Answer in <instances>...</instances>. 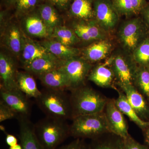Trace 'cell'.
Wrapping results in <instances>:
<instances>
[{"instance_id":"1","label":"cell","mask_w":149,"mask_h":149,"mask_svg":"<svg viewBox=\"0 0 149 149\" xmlns=\"http://www.w3.org/2000/svg\"><path fill=\"white\" fill-rule=\"evenodd\" d=\"M71 91L70 98L72 118L104 111L108 99L93 88L84 85Z\"/></svg>"},{"instance_id":"2","label":"cell","mask_w":149,"mask_h":149,"mask_svg":"<svg viewBox=\"0 0 149 149\" xmlns=\"http://www.w3.org/2000/svg\"><path fill=\"white\" fill-rule=\"evenodd\" d=\"M70 127V136L75 139L94 140L110 133L104 112L79 116L72 118Z\"/></svg>"},{"instance_id":"3","label":"cell","mask_w":149,"mask_h":149,"mask_svg":"<svg viewBox=\"0 0 149 149\" xmlns=\"http://www.w3.org/2000/svg\"><path fill=\"white\" fill-rule=\"evenodd\" d=\"M38 106L48 117L65 120L72 119L70 98L64 91L48 89L36 99Z\"/></svg>"},{"instance_id":"4","label":"cell","mask_w":149,"mask_h":149,"mask_svg":"<svg viewBox=\"0 0 149 149\" xmlns=\"http://www.w3.org/2000/svg\"><path fill=\"white\" fill-rule=\"evenodd\" d=\"M64 120L48 117L35 126V133L45 149H56L70 134Z\"/></svg>"},{"instance_id":"5","label":"cell","mask_w":149,"mask_h":149,"mask_svg":"<svg viewBox=\"0 0 149 149\" xmlns=\"http://www.w3.org/2000/svg\"><path fill=\"white\" fill-rule=\"evenodd\" d=\"M107 62L113 72L118 86L133 85L139 66L131 54L123 50L115 54Z\"/></svg>"},{"instance_id":"6","label":"cell","mask_w":149,"mask_h":149,"mask_svg":"<svg viewBox=\"0 0 149 149\" xmlns=\"http://www.w3.org/2000/svg\"><path fill=\"white\" fill-rule=\"evenodd\" d=\"M143 22L134 17L123 22L118 32V37L123 50L132 54L146 38Z\"/></svg>"},{"instance_id":"7","label":"cell","mask_w":149,"mask_h":149,"mask_svg":"<svg viewBox=\"0 0 149 149\" xmlns=\"http://www.w3.org/2000/svg\"><path fill=\"white\" fill-rule=\"evenodd\" d=\"M93 67L92 63L82 56H77L67 60H61L59 68L66 74L72 91L85 85Z\"/></svg>"},{"instance_id":"8","label":"cell","mask_w":149,"mask_h":149,"mask_svg":"<svg viewBox=\"0 0 149 149\" xmlns=\"http://www.w3.org/2000/svg\"><path fill=\"white\" fill-rule=\"evenodd\" d=\"M93 8L94 19L104 31L108 33L117 26L120 15L112 0H94Z\"/></svg>"},{"instance_id":"9","label":"cell","mask_w":149,"mask_h":149,"mask_svg":"<svg viewBox=\"0 0 149 149\" xmlns=\"http://www.w3.org/2000/svg\"><path fill=\"white\" fill-rule=\"evenodd\" d=\"M71 29L80 40L93 43L108 39V33L102 28L95 19L89 20H74Z\"/></svg>"},{"instance_id":"10","label":"cell","mask_w":149,"mask_h":149,"mask_svg":"<svg viewBox=\"0 0 149 149\" xmlns=\"http://www.w3.org/2000/svg\"><path fill=\"white\" fill-rule=\"evenodd\" d=\"M104 112L110 133L123 139L130 135L123 114L116 107L115 100H108Z\"/></svg>"},{"instance_id":"11","label":"cell","mask_w":149,"mask_h":149,"mask_svg":"<svg viewBox=\"0 0 149 149\" xmlns=\"http://www.w3.org/2000/svg\"><path fill=\"white\" fill-rule=\"evenodd\" d=\"M1 100L20 117H27L31 111L28 97L19 90L8 91L1 88Z\"/></svg>"},{"instance_id":"12","label":"cell","mask_w":149,"mask_h":149,"mask_svg":"<svg viewBox=\"0 0 149 149\" xmlns=\"http://www.w3.org/2000/svg\"><path fill=\"white\" fill-rule=\"evenodd\" d=\"M17 70L13 59L3 52L0 53L1 88L6 91L19 90L17 83Z\"/></svg>"},{"instance_id":"13","label":"cell","mask_w":149,"mask_h":149,"mask_svg":"<svg viewBox=\"0 0 149 149\" xmlns=\"http://www.w3.org/2000/svg\"><path fill=\"white\" fill-rule=\"evenodd\" d=\"M1 30L3 42L6 48L19 58L23 45V31L17 24L12 22H8Z\"/></svg>"},{"instance_id":"14","label":"cell","mask_w":149,"mask_h":149,"mask_svg":"<svg viewBox=\"0 0 149 149\" xmlns=\"http://www.w3.org/2000/svg\"><path fill=\"white\" fill-rule=\"evenodd\" d=\"M52 56L41 43L32 40L23 32V45L19 58L23 67L36 59Z\"/></svg>"},{"instance_id":"15","label":"cell","mask_w":149,"mask_h":149,"mask_svg":"<svg viewBox=\"0 0 149 149\" xmlns=\"http://www.w3.org/2000/svg\"><path fill=\"white\" fill-rule=\"evenodd\" d=\"M118 86L138 116L143 120L149 121V107L144 96L132 84Z\"/></svg>"},{"instance_id":"16","label":"cell","mask_w":149,"mask_h":149,"mask_svg":"<svg viewBox=\"0 0 149 149\" xmlns=\"http://www.w3.org/2000/svg\"><path fill=\"white\" fill-rule=\"evenodd\" d=\"M22 25L25 35L29 37L48 39L50 37L49 32L38 11H33L23 17Z\"/></svg>"},{"instance_id":"17","label":"cell","mask_w":149,"mask_h":149,"mask_svg":"<svg viewBox=\"0 0 149 149\" xmlns=\"http://www.w3.org/2000/svg\"><path fill=\"white\" fill-rule=\"evenodd\" d=\"M113 45L108 39L91 43L81 51L82 57L91 63L100 61L106 58L111 51Z\"/></svg>"},{"instance_id":"18","label":"cell","mask_w":149,"mask_h":149,"mask_svg":"<svg viewBox=\"0 0 149 149\" xmlns=\"http://www.w3.org/2000/svg\"><path fill=\"white\" fill-rule=\"evenodd\" d=\"M19 139L22 149H45L37 138L35 127L27 117H20Z\"/></svg>"},{"instance_id":"19","label":"cell","mask_w":149,"mask_h":149,"mask_svg":"<svg viewBox=\"0 0 149 149\" xmlns=\"http://www.w3.org/2000/svg\"><path fill=\"white\" fill-rule=\"evenodd\" d=\"M48 89L65 91L70 90V84L66 74L59 68L38 76Z\"/></svg>"},{"instance_id":"20","label":"cell","mask_w":149,"mask_h":149,"mask_svg":"<svg viewBox=\"0 0 149 149\" xmlns=\"http://www.w3.org/2000/svg\"><path fill=\"white\" fill-rule=\"evenodd\" d=\"M88 79L99 87L109 88L113 86L115 77L112 70L106 62L93 67Z\"/></svg>"},{"instance_id":"21","label":"cell","mask_w":149,"mask_h":149,"mask_svg":"<svg viewBox=\"0 0 149 149\" xmlns=\"http://www.w3.org/2000/svg\"><path fill=\"white\" fill-rule=\"evenodd\" d=\"M40 43L60 60H67L81 54V51L78 48L63 45L52 39H46Z\"/></svg>"},{"instance_id":"22","label":"cell","mask_w":149,"mask_h":149,"mask_svg":"<svg viewBox=\"0 0 149 149\" xmlns=\"http://www.w3.org/2000/svg\"><path fill=\"white\" fill-rule=\"evenodd\" d=\"M94 0H72L68 14L77 20H89L94 19Z\"/></svg>"},{"instance_id":"23","label":"cell","mask_w":149,"mask_h":149,"mask_svg":"<svg viewBox=\"0 0 149 149\" xmlns=\"http://www.w3.org/2000/svg\"><path fill=\"white\" fill-rule=\"evenodd\" d=\"M60 64L61 60L52 56L36 59L24 68L25 71L38 76L58 68Z\"/></svg>"},{"instance_id":"24","label":"cell","mask_w":149,"mask_h":149,"mask_svg":"<svg viewBox=\"0 0 149 149\" xmlns=\"http://www.w3.org/2000/svg\"><path fill=\"white\" fill-rule=\"evenodd\" d=\"M38 7L37 11L47 28L50 36L55 28L62 25L61 17L55 7L49 3L41 4Z\"/></svg>"},{"instance_id":"25","label":"cell","mask_w":149,"mask_h":149,"mask_svg":"<svg viewBox=\"0 0 149 149\" xmlns=\"http://www.w3.org/2000/svg\"><path fill=\"white\" fill-rule=\"evenodd\" d=\"M16 80L19 91L28 97L36 99L41 95L42 92L37 88L36 81L29 72L17 71Z\"/></svg>"},{"instance_id":"26","label":"cell","mask_w":149,"mask_h":149,"mask_svg":"<svg viewBox=\"0 0 149 149\" xmlns=\"http://www.w3.org/2000/svg\"><path fill=\"white\" fill-rule=\"evenodd\" d=\"M118 97L115 100V103L118 109L123 114L129 118L136 125L142 130H144L149 125V121H145L138 116L136 112L128 102L127 98L123 92L117 91Z\"/></svg>"},{"instance_id":"27","label":"cell","mask_w":149,"mask_h":149,"mask_svg":"<svg viewBox=\"0 0 149 149\" xmlns=\"http://www.w3.org/2000/svg\"><path fill=\"white\" fill-rule=\"evenodd\" d=\"M90 149H123V139L113 133L104 134L92 140Z\"/></svg>"},{"instance_id":"28","label":"cell","mask_w":149,"mask_h":149,"mask_svg":"<svg viewBox=\"0 0 149 149\" xmlns=\"http://www.w3.org/2000/svg\"><path fill=\"white\" fill-rule=\"evenodd\" d=\"M48 39L55 40L63 45L72 47L80 41V39L71 28L62 25L55 28Z\"/></svg>"},{"instance_id":"29","label":"cell","mask_w":149,"mask_h":149,"mask_svg":"<svg viewBox=\"0 0 149 149\" xmlns=\"http://www.w3.org/2000/svg\"><path fill=\"white\" fill-rule=\"evenodd\" d=\"M133 85L149 100V67L139 66Z\"/></svg>"},{"instance_id":"30","label":"cell","mask_w":149,"mask_h":149,"mask_svg":"<svg viewBox=\"0 0 149 149\" xmlns=\"http://www.w3.org/2000/svg\"><path fill=\"white\" fill-rule=\"evenodd\" d=\"M131 54L138 66L149 67V38L143 40Z\"/></svg>"},{"instance_id":"31","label":"cell","mask_w":149,"mask_h":149,"mask_svg":"<svg viewBox=\"0 0 149 149\" xmlns=\"http://www.w3.org/2000/svg\"><path fill=\"white\" fill-rule=\"evenodd\" d=\"M40 0H17L15 6V14L22 17L34 11L39 6Z\"/></svg>"},{"instance_id":"32","label":"cell","mask_w":149,"mask_h":149,"mask_svg":"<svg viewBox=\"0 0 149 149\" xmlns=\"http://www.w3.org/2000/svg\"><path fill=\"white\" fill-rule=\"evenodd\" d=\"M112 1L120 15L130 17L135 15L131 0H112Z\"/></svg>"},{"instance_id":"33","label":"cell","mask_w":149,"mask_h":149,"mask_svg":"<svg viewBox=\"0 0 149 149\" xmlns=\"http://www.w3.org/2000/svg\"><path fill=\"white\" fill-rule=\"evenodd\" d=\"M18 116L10 108L4 103L2 101H0V122L15 118Z\"/></svg>"},{"instance_id":"34","label":"cell","mask_w":149,"mask_h":149,"mask_svg":"<svg viewBox=\"0 0 149 149\" xmlns=\"http://www.w3.org/2000/svg\"><path fill=\"white\" fill-rule=\"evenodd\" d=\"M122 139L123 149H148L146 145L140 143L130 135Z\"/></svg>"},{"instance_id":"35","label":"cell","mask_w":149,"mask_h":149,"mask_svg":"<svg viewBox=\"0 0 149 149\" xmlns=\"http://www.w3.org/2000/svg\"><path fill=\"white\" fill-rule=\"evenodd\" d=\"M59 149H90V148L82 139H77Z\"/></svg>"},{"instance_id":"36","label":"cell","mask_w":149,"mask_h":149,"mask_svg":"<svg viewBox=\"0 0 149 149\" xmlns=\"http://www.w3.org/2000/svg\"><path fill=\"white\" fill-rule=\"evenodd\" d=\"M48 2L58 9L65 10L69 8L72 0H47Z\"/></svg>"},{"instance_id":"37","label":"cell","mask_w":149,"mask_h":149,"mask_svg":"<svg viewBox=\"0 0 149 149\" xmlns=\"http://www.w3.org/2000/svg\"><path fill=\"white\" fill-rule=\"evenodd\" d=\"M135 15L141 13V11L146 6V0H131Z\"/></svg>"},{"instance_id":"38","label":"cell","mask_w":149,"mask_h":149,"mask_svg":"<svg viewBox=\"0 0 149 149\" xmlns=\"http://www.w3.org/2000/svg\"><path fill=\"white\" fill-rule=\"evenodd\" d=\"M5 141L6 143L10 147L14 146L17 144V140L16 137L12 134H6Z\"/></svg>"},{"instance_id":"39","label":"cell","mask_w":149,"mask_h":149,"mask_svg":"<svg viewBox=\"0 0 149 149\" xmlns=\"http://www.w3.org/2000/svg\"><path fill=\"white\" fill-rule=\"evenodd\" d=\"M141 13L143 16L144 21L149 27V6H146L141 11Z\"/></svg>"},{"instance_id":"40","label":"cell","mask_w":149,"mask_h":149,"mask_svg":"<svg viewBox=\"0 0 149 149\" xmlns=\"http://www.w3.org/2000/svg\"><path fill=\"white\" fill-rule=\"evenodd\" d=\"M144 133V141L145 145L149 149V124L146 129L143 130Z\"/></svg>"},{"instance_id":"41","label":"cell","mask_w":149,"mask_h":149,"mask_svg":"<svg viewBox=\"0 0 149 149\" xmlns=\"http://www.w3.org/2000/svg\"><path fill=\"white\" fill-rule=\"evenodd\" d=\"M17 0H2V1L6 7L8 8L15 7Z\"/></svg>"},{"instance_id":"42","label":"cell","mask_w":149,"mask_h":149,"mask_svg":"<svg viewBox=\"0 0 149 149\" xmlns=\"http://www.w3.org/2000/svg\"><path fill=\"white\" fill-rule=\"evenodd\" d=\"M9 149H22V148L20 144H17L14 146L10 147Z\"/></svg>"},{"instance_id":"43","label":"cell","mask_w":149,"mask_h":149,"mask_svg":"<svg viewBox=\"0 0 149 149\" xmlns=\"http://www.w3.org/2000/svg\"><path fill=\"white\" fill-rule=\"evenodd\" d=\"M1 130H2L3 131H5V128H4L3 125H1Z\"/></svg>"}]
</instances>
